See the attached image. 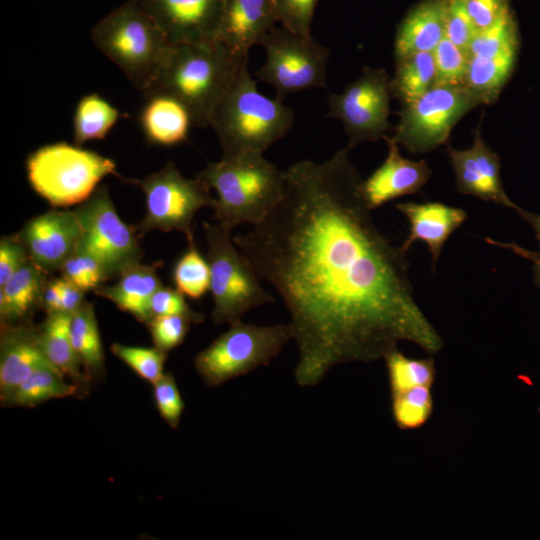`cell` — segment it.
<instances>
[{"mask_svg":"<svg viewBox=\"0 0 540 540\" xmlns=\"http://www.w3.org/2000/svg\"><path fill=\"white\" fill-rule=\"evenodd\" d=\"M517 55L507 54L494 58L470 56L464 86L481 104L495 102L514 70Z\"/></svg>","mask_w":540,"mask_h":540,"instance_id":"f1b7e54d","label":"cell"},{"mask_svg":"<svg viewBox=\"0 0 540 540\" xmlns=\"http://www.w3.org/2000/svg\"><path fill=\"white\" fill-rule=\"evenodd\" d=\"M207 242L206 259L210 268V292L214 324L241 320L249 310L275 298L262 286L246 256L231 237V230L220 224L203 223Z\"/></svg>","mask_w":540,"mask_h":540,"instance_id":"52a82bcc","label":"cell"},{"mask_svg":"<svg viewBox=\"0 0 540 540\" xmlns=\"http://www.w3.org/2000/svg\"><path fill=\"white\" fill-rule=\"evenodd\" d=\"M187 242L188 248L176 261L172 278L177 290L184 296L197 300L210 289V268L194 240Z\"/></svg>","mask_w":540,"mask_h":540,"instance_id":"836d02e7","label":"cell"},{"mask_svg":"<svg viewBox=\"0 0 540 540\" xmlns=\"http://www.w3.org/2000/svg\"><path fill=\"white\" fill-rule=\"evenodd\" d=\"M191 323L189 318L182 315H163L153 317L146 325L154 346L168 352L184 341Z\"/></svg>","mask_w":540,"mask_h":540,"instance_id":"f35d334b","label":"cell"},{"mask_svg":"<svg viewBox=\"0 0 540 540\" xmlns=\"http://www.w3.org/2000/svg\"><path fill=\"white\" fill-rule=\"evenodd\" d=\"M445 5V0H424L407 13L397 29L395 59L435 49L445 37Z\"/></svg>","mask_w":540,"mask_h":540,"instance_id":"7402d4cb","label":"cell"},{"mask_svg":"<svg viewBox=\"0 0 540 540\" xmlns=\"http://www.w3.org/2000/svg\"><path fill=\"white\" fill-rule=\"evenodd\" d=\"M29 259L28 251L18 236L2 237L0 241V286Z\"/></svg>","mask_w":540,"mask_h":540,"instance_id":"ee69618b","label":"cell"},{"mask_svg":"<svg viewBox=\"0 0 540 540\" xmlns=\"http://www.w3.org/2000/svg\"><path fill=\"white\" fill-rule=\"evenodd\" d=\"M44 270L30 259L0 286L1 323H19L40 305L46 284Z\"/></svg>","mask_w":540,"mask_h":540,"instance_id":"d4e9b609","label":"cell"},{"mask_svg":"<svg viewBox=\"0 0 540 540\" xmlns=\"http://www.w3.org/2000/svg\"><path fill=\"white\" fill-rule=\"evenodd\" d=\"M91 39L142 94L154 83L172 46L136 0L125 1L99 20Z\"/></svg>","mask_w":540,"mask_h":540,"instance_id":"5b68a950","label":"cell"},{"mask_svg":"<svg viewBox=\"0 0 540 540\" xmlns=\"http://www.w3.org/2000/svg\"><path fill=\"white\" fill-rule=\"evenodd\" d=\"M144 193L145 215L138 225L141 234L151 230L180 231L192 241V223L196 213L212 207L214 197L204 180L186 178L173 162L146 177L133 180Z\"/></svg>","mask_w":540,"mask_h":540,"instance_id":"8fae6325","label":"cell"},{"mask_svg":"<svg viewBox=\"0 0 540 540\" xmlns=\"http://www.w3.org/2000/svg\"><path fill=\"white\" fill-rule=\"evenodd\" d=\"M435 61L434 85L463 86L470 55L444 37L432 51Z\"/></svg>","mask_w":540,"mask_h":540,"instance_id":"e575fe53","label":"cell"},{"mask_svg":"<svg viewBox=\"0 0 540 540\" xmlns=\"http://www.w3.org/2000/svg\"><path fill=\"white\" fill-rule=\"evenodd\" d=\"M350 150L291 164L281 201L233 238L289 312L301 387L337 365L384 359L401 341L428 354L444 346L415 300L406 252L374 222Z\"/></svg>","mask_w":540,"mask_h":540,"instance_id":"6da1fadb","label":"cell"},{"mask_svg":"<svg viewBox=\"0 0 540 540\" xmlns=\"http://www.w3.org/2000/svg\"><path fill=\"white\" fill-rule=\"evenodd\" d=\"M80 239L76 250L94 258L106 281L118 278L126 269L140 263L142 250L134 230L118 215L107 185L75 209Z\"/></svg>","mask_w":540,"mask_h":540,"instance_id":"30bf717a","label":"cell"},{"mask_svg":"<svg viewBox=\"0 0 540 540\" xmlns=\"http://www.w3.org/2000/svg\"><path fill=\"white\" fill-rule=\"evenodd\" d=\"M17 236L38 267L60 270L78 247L80 225L75 210H51L27 221Z\"/></svg>","mask_w":540,"mask_h":540,"instance_id":"2e32d148","label":"cell"},{"mask_svg":"<svg viewBox=\"0 0 540 540\" xmlns=\"http://www.w3.org/2000/svg\"><path fill=\"white\" fill-rule=\"evenodd\" d=\"M478 105L480 100L464 85H434L402 106L392 139L410 153L432 151L445 144L459 119Z\"/></svg>","mask_w":540,"mask_h":540,"instance_id":"7c38bea8","label":"cell"},{"mask_svg":"<svg viewBox=\"0 0 540 540\" xmlns=\"http://www.w3.org/2000/svg\"><path fill=\"white\" fill-rule=\"evenodd\" d=\"M229 325L194 359L197 373L210 387L268 365L292 339L289 323L260 326L237 320Z\"/></svg>","mask_w":540,"mask_h":540,"instance_id":"ba28073f","label":"cell"},{"mask_svg":"<svg viewBox=\"0 0 540 540\" xmlns=\"http://www.w3.org/2000/svg\"><path fill=\"white\" fill-rule=\"evenodd\" d=\"M518 50V27L510 9L490 27L477 31L468 47L470 56L481 58L518 54Z\"/></svg>","mask_w":540,"mask_h":540,"instance_id":"4dcf8cb0","label":"cell"},{"mask_svg":"<svg viewBox=\"0 0 540 540\" xmlns=\"http://www.w3.org/2000/svg\"><path fill=\"white\" fill-rule=\"evenodd\" d=\"M161 286L155 265L137 263L126 269L115 284L101 285L95 293L147 324L151 320L150 300Z\"/></svg>","mask_w":540,"mask_h":540,"instance_id":"603a6c76","label":"cell"},{"mask_svg":"<svg viewBox=\"0 0 540 540\" xmlns=\"http://www.w3.org/2000/svg\"><path fill=\"white\" fill-rule=\"evenodd\" d=\"M396 209L410 224L409 235L400 248L406 252L414 242H425L435 271L445 242L465 222L467 212L440 202H403L396 204Z\"/></svg>","mask_w":540,"mask_h":540,"instance_id":"ffe728a7","label":"cell"},{"mask_svg":"<svg viewBox=\"0 0 540 540\" xmlns=\"http://www.w3.org/2000/svg\"><path fill=\"white\" fill-rule=\"evenodd\" d=\"M388 153L384 162L362 182L368 207L373 210L397 197L414 194L428 181L431 169L425 160L404 158L398 143L385 135Z\"/></svg>","mask_w":540,"mask_h":540,"instance_id":"e0dca14e","label":"cell"},{"mask_svg":"<svg viewBox=\"0 0 540 540\" xmlns=\"http://www.w3.org/2000/svg\"><path fill=\"white\" fill-rule=\"evenodd\" d=\"M432 388L414 386L391 393V413L401 430H414L424 426L433 414Z\"/></svg>","mask_w":540,"mask_h":540,"instance_id":"d6a6232c","label":"cell"},{"mask_svg":"<svg viewBox=\"0 0 540 540\" xmlns=\"http://www.w3.org/2000/svg\"><path fill=\"white\" fill-rule=\"evenodd\" d=\"M112 353L152 385L165 373L167 352L157 347L128 346L114 343Z\"/></svg>","mask_w":540,"mask_h":540,"instance_id":"d590c367","label":"cell"},{"mask_svg":"<svg viewBox=\"0 0 540 540\" xmlns=\"http://www.w3.org/2000/svg\"><path fill=\"white\" fill-rule=\"evenodd\" d=\"M390 80L383 68L364 67L362 74L342 92L328 97L327 116L341 121L347 147L378 141L391 128Z\"/></svg>","mask_w":540,"mask_h":540,"instance_id":"4fadbf2b","label":"cell"},{"mask_svg":"<svg viewBox=\"0 0 540 540\" xmlns=\"http://www.w3.org/2000/svg\"><path fill=\"white\" fill-rule=\"evenodd\" d=\"M197 176L216 194L214 219L231 231L261 222L281 201L285 187V171L259 153L221 156Z\"/></svg>","mask_w":540,"mask_h":540,"instance_id":"3957f363","label":"cell"},{"mask_svg":"<svg viewBox=\"0 0 540 540\" xmlns=\"http://www.w3.org/2000/svg\"><path fill=\"white\" fill-rule=\"evenodd\" d=\"M78 388L53 365L35 370L26 380L0 396L4 407H35L46 401L77 395Z\"/></svg>","mask_w":540,"mask_h":540,"instance_id":"484cf974","label":"cell"},{"mask_svg":"<svg viewBox=\"0 0 540 540\" xmlns=\"http://www.w3.org/2000/svg\"><path fill=\"white\" fill-rule=\"evenodd\" d=\"M273 1L281 26L299 34H311V23L318 0Z\"/></svg>","mask_w":540,"mask_h":540,"instance_id":"ab89813d","label":"cell"},{"mask_svg":"<svg viewBox=\"0 0 540 540\" xmlns=\"http://www.w3.org/2000/svg\"><path fill=\"white\" fill-rule=\"evenodd\" d=\"M153 396L160 416L170 427L177 428L185 405L172 373H164L153 384Z\"/></svg>","mask_w":540,"mask_h":540,"instance_id":"74e56055","label":"cell"},{"mask_svg":"<svg viewBox=\"0 0 540 540\" xmlns=\"http://www.w3.org/2000/svg\"><path fill=\"white\" fill-rule=\"evenodd\" d=\"M120 117L119 110L102 96L96 93L83 96L73 117L74 144L82 146L105 138Z\"/></svg>","mask_w":540,"mask_h":540,"instance_id":"f546056e","label":"cell"},{"mask_svg":"<svg viewBox=\"0 0 540 540\" xmlns=\"http://www.w3.org/2000/svg\"><path fill=\"white\" fill-rule=\"evenodd\" d=\"M294 125V112L278 98H269L257 88L245 66L216 108L210 127L222 156L263 154L284 138Z\"/></svg>","mask_w":540,"mask_h":540,"instance_id":"277c9868","label":"cell"},{"mask_svg":"<svg viewBox=\"0 0 540 540\" xmlns=\"http://www.w3.org/2000/svg\"><path fill=\"white\" fill-rule=\"evenodd\" d=\"M247 64L248 55L218 41L172 45L154 83L143 95L174 97L189 111L193 126L205 128Z\"/></svg>","mask_w":540,"mask_h":540,"instance_id":"7a4b0ae2","label":"cell"},{"mask_svg":"<svg viewBox=\"0 0 540 540\" xmlns=\"http://www.w3.org/2000/svg\"><path fill=\"white\" fill-rule=\"evenodd\" d=\"M31 187L55 207L81 204L108 175H117L116 163L76 144L57 142L32 152L26 162Z\"/></svg>","mask_w":540,"mask_h":540,"instance_id":"8992f818","label":"cell"},{"mask_svg":"<svg viewBox=\"0 0 540 540\" xmlns=\"http://www.w3.org/2000/svg\"><path fill=\"white\" fill-rule=\"evenodd\" d=\"M390 393L414 386H433L436 378L435 361L432 357L410 358L398 348L391 350L384 357Z\"/></svg>","mask_w":540,"mask_h":540,"instance_id":"1f68e13d","label":"cell"},{"mask_svg":"<svg viewBox=\"0 0 540 540\" xmlns=\"http://www.w3.org/2000/svg\"><path fill=\"white\" fill-rule=\"evenodd\" d=\"M535 277V283L540 287V272H534ZM539 412H540V406H539Z\"/></svg>","mask_w":540,"mask_h":540,"instance_id":"c3c4849f","label":"cell"},{"mask_svg":"<svg viewBox=\"0 0 540 540\" xmlns=\"http://www.w3.org/2000/svg\"><path fill=\"white\" fill-rule=\"evenodd\" d=\"M58 283L61 293L62 312L72 315L85 303V291L63 277L58 279Z\"/></svg>","mask_w":540,"mask_h":540,"instance_id":"bcb514c9","label":"cell"},{"mask_svg":"<svg viewBox=\"0 0 540 540\" xmlns=\"http://www.w3.org/2000/svg\"><path fill=\"white\" fill-rule=\"evenodd\" d=\"M71 315L65 312L47 314L38 327L39 341L48 361L79 390L87 392L91 380L86 376L74 349L70 334Z\"/></svg>","mask_w":540,"mask_h":540,"instance_id":"cb8c5ba5","label":"cell"},{"mask_svg":"<svg viewBox=\"0 0 540 540\" xmlns=\"http://www.w3.org/2000/svg\"><path fill=\"white\" fill-rule=\"evenodd\" d=\"M445 37L468 51L477 32L461 0H445Z\"/></svg>","mask_w":540,"mask_h":540,"instance_id":"60d3db41","label":"cell"},{"mask_svg":"<svg viewBox=\"0 0 540 540\" xmlns=\"http://www.w3.org/2000/svg\"><path fill=\"white\" fill-rule=\"evenodd\" d=\"M139 115V123L146 140L161 146H173L188 139L193 126L187 108L166 94H149Z\"/></svg>","mask_w":540,"mask_h":540,"instance_id":"44dd1931","label":"cell"},{"mask_svg":"<svg viewBox=\"0 0 540 540\" xmlns=\"http://www.w3.org/2000/svg\"><path fill=\"white\" fill-rule=\"evenodd\" d=\"M477 31L494 24L510 9L508 0H461Z\"/></svg>","mask_w":540,"mask_h":540,"instance_id":"7bdbcfd3","label":"cell"},{"mask_svg":"<svg viewBox=\"0 0 540 540\" xmlns=\"http://www.w3.org/2000/svg\"><path fill=\"white\" fill-rule=\"evenodd\" d=\"M52 365L45 357L38 327L27 322L2 323L0 396L26 380L38 368Z\"/></svg>","mask_w":540,"mask_h":540,"instance_id":"d6986e66","label":"cell"},{"mask_svg":"<svg viewBox=\"0 0 540 540\" xmlns=\"http://www.w3.org/2000/svg\"><path fill=\"white\" fill-rule=\"evenodd\" d=\"M278 16L273 0H225L217 41L248 55L276 27Z\"/></svg>","mask_w":540,"mask_h":540,"instance_id":"ac0fdd59","label":"cell"},{"mask_svg":"<svg viewBox=\"0 0 540 540\" xmlns=\"http://www.w3.org/2000/svg\"><path fill=\"white\" fill-rule=\"evenodd\" d=\"M70 334L86 376L100 380L104 375V351L93 305L87 301L71 315Z\"/></svg>","mask_w":540,"mask_h":540,"instance_id":"4316f807","label":"cell"},{"mask_svg":"<svg viewBox=\"0 0 540 540\" xmlns=\"http://www.w3.org/2000/svg\"><path fill=\"white\" fill-rule=\"evenodd\" d=\"M62 277L87 292L96 290L106 281L98 262L76 250L61 266Z\"/></svg>","mask_w":540,"mask_h":540,"instance_id":"8d00e7d4","label":"cell"},{"mask_svg":"<svg viewBox=\"0 0 540 540\" xmlns=\"http://www.w3.org/2000/svg\"><path fill=\"white\" fill-rule=\"evenodd\" d=\"M261 46L265 61L255 76L274 88L276 98L283 100L293 93L326 87L330 51L311 34L275 27Z\"/></svg>","mask_w":540,"mask_h":540,"instance_id":"9c48e42d","label":"cell"},{"mask_svg":"<svg viewBox=\"0 0 540 540\" xmlns=\"http://www.w3.org/2000/svg\"><path fill=\"white\" fill-rule=\"evenodd\" d=\"M40 306L47 314L62 312L61 293L58 279L47 281L40 300Z\"/></svg>","mask_w":540,"mask_h":540,"instance_id":"7dc6e473","label":"cell"},{"mask_svg":"<svg viewBox=\"0 0 540 540\" xmlns=\"http://www.w3.org/2000/svg\"><path fill=\"white\" fill-rule=\"evenodd\" d=\"M172 45L217 41L225 0H136Z\"/></svg>","mask_w":540,"mask_h":540,"instance_id":"5bb4252c","label":"cell"},{"mask_svg":"<svg viewBox=\"0 0 540 540\" xmlns=\"http://www.w3.org/2000/svg\"><path fill=\"white\" fill-rule=\"evenodd\" d=\"M481 122L474 130L473 144L469 149L458 150L447 144L446 152L456 177L457 190L504 207L518 210L504 191L500 178V158L484 141Z\"/></svg>","mask_w":540,"mask_h":540,"instance_id":"9a60e30c","label":"cell"},{"mask_svg":"<svg viewBox=\"0 0 540 540\" xmlns=\"http://www.w3.org/2000/svg\"><path fill=\"white\" fill-rule=\"evenodd\" d=\"M151 319L163 315H182L192 323H201L204 316L194 311L186 302L184 295L171 287L161 286L152 296L149 305Z\"/></svg>","mask_w":540,"mask_h":540,"instance_id":"b9f144b4","label":"cell"},{"mask_svg":"<svg viewBox=\"0 0 540 540\" xmlns=\"http://www.w3.org/2000/svg\"><path fill=\"white\" fill-rule=\"evenodd\" d=\"M517 212L523 219H525L532 226L535 232L536 238L540 243V214L528 212L522 209L521 207L517 210ZM485 240L486 242L490 244L498 245V246L513 250L518 255L526 259H529L533 263V271L540 272V252H532V251L526 250L514 243H508V244L501 243V242L492 240L490 238H487Z\"/></svg>","mask_w":540,"mask_h":540,"instance_id":"f6af8a7d","label":"cell"},{"mask_svg":"<svg viewBox=\"0 0 540 540\" xmlns=\"http://www.w3.org/2000/svg\"><path fill=\"white\" fill-rule=\"evenodd\" d=\"M433 52H416L396 59V69L390 80L392 97L406 105L428 91L435 83Z\"/></svg>","mask_w":540,"mask_h":540,"instance_id":"83f0119b","label":"cell"}]
</instances>
